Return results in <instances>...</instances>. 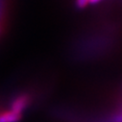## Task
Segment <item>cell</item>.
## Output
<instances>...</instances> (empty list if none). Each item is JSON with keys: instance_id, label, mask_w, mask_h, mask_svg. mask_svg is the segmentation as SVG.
Wrapping results in <instances>:
<instances>
[{"instance_id": "6da1fadb", "label": "cell", "mask_w": 122, "mask_h": 122, "mask_svg": "<svg viewBox=\"0 0 122 122\" xmlns=\"http://www.w3.org/2000/svg\"><path fill=\"white\" fill-rule=\"evenodd\" d=\"M30 103H31V97L26 93H23L13 99L10 110L22 114V112L26 110V108L30 105Z\"/></svg>"}, {"instance_id": "7a4b0ae2", "label": "cell", "mask_w": 122, "mask_h": 122, "mask_svg": "<svg viewBox=\"0 0 122 122\" xmlns=\"http://www.w3.org/2000/svg\"><path fill=\"white\" fill-rule=\"evenodd\" d=\"M22 114L12 110H8L0 112V122H18L21 119Z\"/></svg>"}, {"instance_id": "3957f363", "label": "cell", "mask_w": 122, "mask_h": 122, "mask_svg": "<svg viewBox=\"0 0 122 122\" xmlns=\"http://www.w3.org/2000/svg\"><path fill=\"white\" fill-rule=\"evenodd\" d=\"M101 1H103V0H75V3L79 9H84L89 4L94 5L100 3Z\"/></svg>"}, {"instance_id": "277c9868", "label": "cell", "mask_w": 122, "mask_h": 122, "mask_svg": "<svg viewBox=\"0 0 122 122\" xmlns=\"http://www.w3.org/2000/svg\"><path fill=\"white\" fill-rule=\"evenodd\" d=\"M3 9H4V0H0V20L3 16Z\"/></svg>"}]
</instances>
